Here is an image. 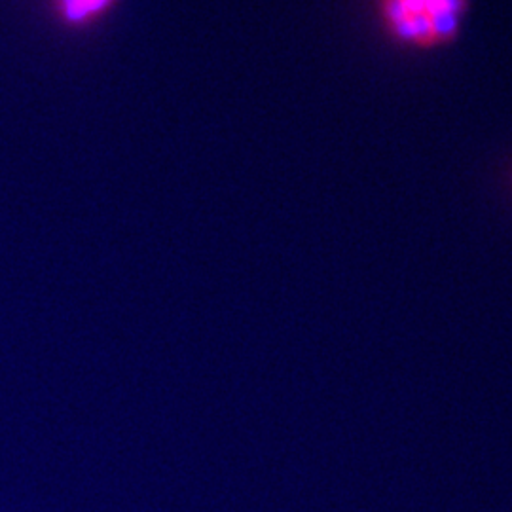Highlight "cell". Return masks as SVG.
<instances>
[{"label": "cell", "instance_id": "1", "mask_svg": "<svg viewBox=\"0 0 512 512\" xmlns=\"http://www.w3.org/2000/svg\"><path fill=\"white\" fill-rule=\"evenodd\" d=\"M469 10L471 0H376L385 35L418 52L452 46L461 37Z\"/></svg>", "mask_w": 512, "mask_h": 512}, {"label": "cell", "instance_id": "2", "mask_svg": "<svg viewBox=\"0 0 512 512\" xmlns=\"http://www.w3.org/2000/svg\"><path fill=\"white\" fill-rule=\"evenodd\" d=\"M112 4V0H59L63 16L73 23H84L101 16Z\"/></svg>", "mask_w": 512, "mask_h": 512}]
</instances>
